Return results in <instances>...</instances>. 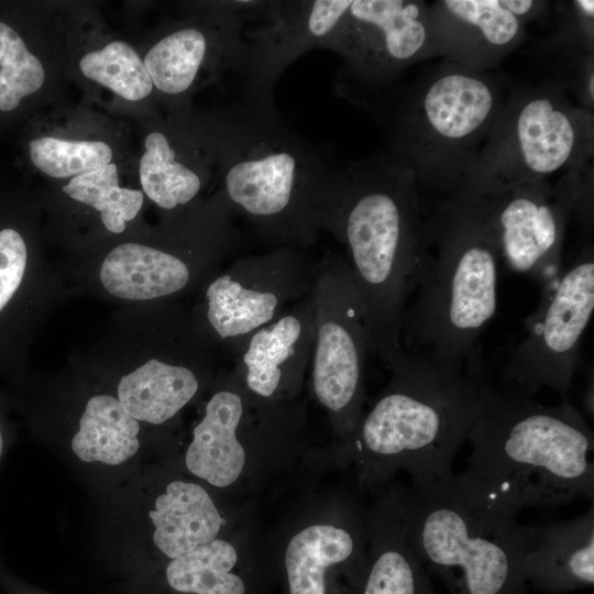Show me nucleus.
<instances>
[{
    "label": "nucleus",
    "instance_id": "f704fd0d",
    "mask_svg": "<svg viewBox=\"0 0 594 594\" xmlns=\"http://www.w3.org/2000/svg\"><path fill=\"white\" fill-rule=\"evenodd\" d=\"M573 6L576 8V11L581 15L593 20V16H594V1L593 0H578L573 2Z\"/></svg>",
    "mask_w": 594,
    "mask_h": 594
},
{
    "label": "nucleus",
    "instance_id": "393cba45",
    "mask_svg": "<svg viewBox=\"0 0 594 594\" xmlns=\"http://www.w3.org/2000/svg\"><path fill=\"white\" fill-rule=\"evenodd\" d=\"M524 578L565 588L594 582V509L570 520L532 527L522 557Z\"/></svg>",
    "mask_w": 594,
    "mask_h": 594
},
{
    "label": "nucleus",
    "instance_id": "423d86ee",
    "mask_svg": "<svg viewBox=\"0 0 594 594\" xmlns=\"http://www.w3.org/2000/svg\"><path fill=\"white\" fill-rule=\"evenodd\" d=\"M436 254L406 307L404 351L442 366L461 369L497 308L499 255L475 205L447 198L427 218Z\"/></svg>",
    "mask_w": 594,
    "mask_h": 594
},
{
    "label": "nucleus",
    "instance_id": "7c9ffc66",
    "mask_svg": "<svg viewBox=\"0 0 594 594\" xmlns=\"http://www.w3.org/2000/svg\"><path fill=\"white\" fill-rule=\"evenodd\" d=\"M29 248L23 233L13 226L0 228V363L7 361L14 344V314L24 290Z\"/></svg>",
    "mask_w": 594,
    "mask_h": 594
},
{
    "label": "nucleus",
    "instance_id": "aec40b11",
    "mask_svg": "<svg viewBox=\"0 0 594 594\" xmlns=\"http://www.w3.org/2000/svg\"><path fill=\"white\" fill-rule=\"evenodd\" d=\"M213 344L205 338L179 354L153 356L123 374L111 391L124 409L170 450L179 440L172 425L183 410L208 393L219 374H213L201 350ZM215 345V344H213Z\"/></svg>",
    "mask_w": 594,
    "mask_h": 594
},
{
    "label": "nucleus",
    "instance_id": "7ed1b4c3",
    "mask_svg": "<svg viewBox=\"0 0 594 594\" xmlns=\"http://www.w3.org/2000/svg\"><path fill=\"white\" fill-rule=\"evenodd\" d=\"M385 366L389 381L363 414L350 453L358 488L373 495L399 471L411 481L453 474L488 381L479 351L452 369L402 349Z\"/></svg>",
    "mask_w": 594,
    "mask_h": 594
},
{
    "label": "nucleus",
    "instance_id": "f257e3e1",
    "mask_svg": "<svg viewBox=\"0 0 594 594\" xmlns=\"http://www.w3.org/2000/svg\"><path fill=\"white\" fill-rule=\"evenodd\" d=\"M324 231L344 249L370 353L387 364L402 350L404 312L432 261L414 174L394 156L342 168Z\"/></svg>",
    "mask_w": 594,
    "mask_h": 594
},
{
    "label": "nucleus",
    "instance_id": "bb28decb",
    "mask_svg": "<svg viewBox=\"0 0 594 594\" xmlns=\"http://www.w3.org/2000/svg\"><path fill=\"white\" fill-rule=\"evenodd\" d=\"M63 190L74 200L95 208L112 233L125 230L127 221L136 217L144 200L143 191L119 186L114 163L73 177Z\"/></svg>",
    "mask_w": 594,
    "mask_h": 594
},
{
    "label": "nucleus",
    "instance_id": "4468645a",
    "mask_svg": "<svg viewBox=\"0 0 594 594\" xmlns=\"http://www.w3.org/2000/svg\"><path fill=\"white\" fill-rule=\"evenodd\" d=\"M593 309L594 257L586 245L568 270L543 284L539 306L526 320V336L510 349L503 382L531 396L547 387L566 398Z\"/></svg>",
    "mask_w": 594,
    "mask_h": 594
},
{
    "label": "nucleus",
    "instance_id": "39448f33",
    "mask_svg": "<svg viewBox=\"0 0 594 594\" xmlns=\"http://www.w3.org/2000/svg\"><path fill=\"white\" fill-rule=\"evenodd\" d=\"M96 554L113 584L141 578L250 518L228 499L162 461L92 499Z\"/></svg>",
    "mask_w": 594,
    "mask_h": 594
},
{
    "label": "nucleus",
    "instance_id": "f3484780",
    "mask_svg": "<svg viewBox=\"0 0 594 594\" xmlns=\"http://www.w3.org/2000/svg\"><path fill=\"white\" fill-rule=\"evenodd\" d=\"M275 580L251 518L150 573L114 585L119 594H266Z\"/></svg>",
    "mask_w": 594,
    "mask_h": 594
},
{
    "label": "nucleus",
    "instance_id": "4be33fe9",
    "mask_svg": "<svg viewBox=\"0 0 594 594\" xmlns=\"http://www.w3.org/2000/svg\"><path fill=\"white\" fill-rule=\"evenodd\" d=\"M246 6L248 1L222 2L212 28L183 26L160 38L143 59L153 86L165 95L179 96L194 87L205 66L238 72Z\"/></svg>",
    "mask_w": 594,
    "mask_h": 594
},
{
    "label": "nucleus",
    "instance_id": "b1692460",
    "mask_svg": "<svg viewBox=\"0 0 594 594\" xmlns=\"http://www.w3.org/2000/svg\"><path fill=\"white\" fill-rule=\"evenodd\" d=\"M369 551L359 594H431L404 526L398 484L385 487L366 508Z\"/></svg>",
    "mask_w": 594,
    "mask_h": 594
},
{
    "label": "nucleus",
    "instance_id": "c756f323",
    "mask_svg": "<svg viewBox=\"0 0 594 594\" xmlns=\"http://www.w3.org/2000/svg\"><path fill=\"white\" fill-rule=\"evenodd\" d=\"M29 157L40 172L53 178H73L110 164L112 150L102 141L42 136L29 143Z\"/></svg>",
    "mask_w": 594,
    "mask_h": 594
},
{
    "label": "nucleus",
    "instance_id": "2eb2a0df",
    "mask_svg": "<svg viewBox=\"0 0 594 594\" xmlns=\"http://www.w3.org/2000/svg\"><path fill=\"white\" fill-rule=\"evenodd\" d=\"M580 195L572 176L556 188L544 180H530L462 198L477 208L499 260L509 270L546 284L563 271L566 221L571 211L580 207Z\"/></svg>",
    "mask_w": 594,
    "mask_h": 594
},
{
    "label": "nucleus",
    "instance_id": "9d476101",
    "mask_svg": "<svg viewBox=\"0 0 594 594\" xmlns=\"http://www.w3.org/2000/svg\"><path fill=\"white\" fill-rule=\"evenodd\" d=\"M311 295V389L329 420L332 460L345 466L364 414L370 344L359 294L342 254L329 253L318 263Z\"/></svg>",
    "mask_w": 594,
    "mask_h": 594
},
{
    "label": "nucleus",
    "instance_id": "c85d7f7f",
    "mask_svg": "<svg viewBox=\"0 0 594 594\" xmlns=\"http://www.w3.org/2000/svg\"><path fill=\"white\" fill-rule=\"evenodd\" d=\"M44 80L38 57L14 28L0 20V111L18 109L25 97L40 90Z\"/></svg>",
    "mask_w": 594,
    "mask_h": 594
},
{
    "label": "nucleus",
    "instance_id": "9b49d317",
    "mask_svg": "<svg viewBox=\"0 0 594 594\" xmlns=\"http://www.w3.org/2000/svg\"><path fill=\"white\" fill-rule=\"evenodd\" d=\"M265 546L283 594H359L369 551L366 508L344 490L316 493Z\"/></svg>",
    "mask_w": 594,
    "mask_h": 594
},
{
    "label": "nucleus",
    "instance_id": "a878e982",
    "mask_svg": "<svg viewBox=\"0 0 594 594\" xmlns=\"http://www.w3.org/2000/svg\"><path fill=\"white\" fill-rule=\"evenodd\" d=\"M144 148L139 175L145 195L165 210L193 202L205 184L202 166L185 161L184 153L161 131L146 135Z\"/></svg>",
    "mask_w": 594,
    "mask_h": 594
},
{
    "label": "nucleus",
    "instance_id": "ddd939ff",
    "mask_svg": "<svg viewBox=\"0 0 594 594\" xmlns=\"http://www.w3.org/2000/svg\"><path fill=\"white\" fill-rule=\"evenodd\" d=\"M317 271L318 263L293 248L233 258L205 283L202 331L234 353L250 334L308 296Z\"/></svg>",
    "mask_w": 594,
    "mask_h": 594
},
{
    "label": "nucleus",
    "instance_id": "cd10ccee",
    "mask_svg": "<svg viewBox=\"0 0 594 594\" xmlns=\"http://www.w3.org/2000/svg\"><path fill=\"white\" fill-rule=\"evenodd\" d=\"M79 68L85 77L129 101L146 98L154 87L143 59L124 41H112L85 54Z\"/></svg>",
    "mask_w": 594,
    "mask_h": 594
},
{
    "label": "nucleus",
    "instance_id": "f03ea898",
    "mask_svg": "<svg viewBox=\"0 0 594 594\" xmlns=\"http://www.w3.org/2000/svg\"><path fill=\"white\" fill-rule=\"evenodd\" d=\"M233 219L273 248L314 244L337 194L341 169L288 127L273 102L244 97L209 132Z\"/></svg>",
    "mask_w": 594,
    "mask_h": 594
},
{
    "label": "nucleus",
    "instance_id": "20e7f679",
    "mask_svg": "<svg viewBox=\"0 0 594 594\" xmlns=\"http://www.w3.org/2000/svg\"><path fill=\"white\" fill-rule=\"evenodd\" d=\"M466 440L472 451L461 474L517 512L593 499V431L566 398L546 406L488 380Z\"/></svg>",
    "mask_w": 594,
    "mask_h": 594
},
{
    "label": "nucleus",
    "instance_id": "1a4fd4ad",
    "mask_svg": "<svg viewBox=\"0 0 594 594\" xmlns=\"http://www.w3.org/2000/svg\"><path fill=\"white\" fill-rule=\"evenodd\" d=\"M492 78L450 64L420 86L395 121L394 154L417 180L452 196L473 164L471 148L491 136L502 112Z\"/></svg>",
    "mask_w": 594,
    "mask_h": 594
},
{
    "label": "nucleus",
    "instance_id": "473e14b6",
    "mask_svg": "<svg viewBox=\"0 0 594 594\" xmlns=\"http://www.w3.org/2000/svg\"><path fill=\"white\" fill-rule=\"evenodd\" d=\"M505 8L521 20L537 13L541 2L530 0H503Z\"/></svg>",
    "mask_w": 594,
    "mask_h": 594
},
{
    "label": "nucleus",
    "instance_id": "2f4dec72",
    "mask_svg": "<svg viewBox=\"0 0 594 594\" xmlns=\"http://www.w3.org/2000/svg\"><path fill=\"white\" fill-rule=\"evenodd\" d=\"M0 590L4 594H54L37 587L13 573L0 557Z\"/></svg>",
    "mask_w": 594,
    "mask_h": 594
},
{
    "label": "nucleus",
    "instance_id": "dca6fc26",
    "mask_svg": "<svg viewBox=\"0 0 594 594\" xmlns=\"http://www.w3.org/2000/svg\"><path fill=\"white\" fill-rule=\"evenodd\" d=\"M328 50L359 79L381 84L437 52L430 9L414 0H352Z\"/></svg>",
    "mask_w": 594,
    "mask_h": 594
},
{
    "label": "nucleus",
    "instance_id": "412c9836",
    "mask_svg": "<svg viewBox=\"0 0 594 594\" xmlns=\"http://www.w3.org/2000/svg\"><path fill=\"white\" fill-rule=\"evenodd\" d=\"M314 324L310 293L250 334L233 353L232 370L261 399L271 403L299 399L310 364Z\"/></svg>",
    "mask_w": 594,
    "mask_h": 594
},
{
    "label": "nucleus",
    "instance_id": "0eeeda50",
    "mask_svg": "<svg viewBox=\"0 0 594 594\" xmlns=\"http://www.w3.org/2000/svg\"><path fill=\"white\" fill-rule=\"evenodd\" d=\"M409 542L459 594H521V563L532 527L517 510L462 474L398 484Z\"/></svg>",
    "mask_w": 594,
    "mask_h": 594
},
{
    "label": "nucleus",
    "instance_id": "6e6552de",
    "mask_svg": "<svg viewBox=\"0 0 594 594\" xmlns=\"http://www.w3.org/2000/svg\"><path fill=\"white\" fill-rule=\"evenodd\" d=\"M202 415L167 462L215 493L243 503L289 471L306 451L299 399L271 403L253 395L231 369L208 392Z\"/></svg>",
    "mask_w": 594,
    "mask_h": 594
},
{
    "label": "nucleus",
    "instance_id": "72a5a7b5",
    "mask_svg": "<svg viewBox=\"0 0 594 594\" xmlns=\"http://www.w3.org/2000/svg\"><path fill=\"white\" fill-rule=\"evenodd\" d=\"M3 410L4 409L0 399V465L14 439L13 433L7 422Z\"/></svg>",
    "mask_w": 594,
    "mask_h": 594
},
{
    "label": "nucleus",
    "instance_id": "a211bd4d",
    "mask_svg": "<svg viewBox=\"0 0 594 594\" xmlns=\"http://www.w3.org/2000/svg\"><path fill=\"white\" fill-rule=\"evenodd\" d=\"M352 0L257 1L264 23L243 29L239 73L244 97L273 102V89L284 69L312 48H329Z\"/></svg>",
    "mask_w": 594,
    "mask_h": 594
},
{
    "label": "nucleus",
    "instance_id": "6ab92c4d",
    "mask_svg": "<svg viewBox=\"0 0 594 594\" xmlns=\"http://www.w3.org/2000/svg\"><path fill=\"white\" fill-rule=\"evenodd\" d=\"M240 242L233 224L186 249L124 243L102 262L100 280L108 293L129 300L177 295L204 274L211 276Z\"/></svg>",
    "mask_w": 594,
    "mask_h": 594
},
{
    "label": "nucleus",
    "instance_id": "f8f14e48",
    "mask_svg": "<svg viewBox=\"0 0 594 594\" xmlns=\"http://www.w3.org/2000/svg\"><path fill=\"white\" fill-rule=\"evenodd\" d=\"M490 138L484 158L466 175L485 165L484 172L462 185L464 195L544 180L562 169L581 167L592 147V120L558 92L536 90L502 112Z\"/></svg>",
    "mask_w": 594,
    "mask_h": 594
},
{
    "label": "nucleus",
    "instance_id": "5701e85b",
    "mask_svg": "<svg viewBox=\"0 0 594 594\" xmlns=\"http://www.w3.org/2000/svg\"><path fill=\"white\" fill-rule=\"evenodd\" d=\"M430 14L437 52L476 72L514 48L524 31L503 0L438 1Z\"/></svg>",
    "mask_w": 594,
    "mask_h": 594
}]
</instances>
